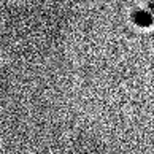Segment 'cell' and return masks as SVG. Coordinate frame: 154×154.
<instances>
[{"mask_svg":"<svg viewBox=\"0 0 154 154\" xmlns=\"http://www.w3.org/2000/svg\"><path fill=\"white\" fill-rule=\"evenodd\" d=\"M134 21L137 22V24H140V26H149L151 24V16L148 14V13H143V11H138L135 16H134Z\"/></svg>","mask_w":154,"mask_h":154,"instance_id":"obj_1","label":"cell"}]
</instances>
